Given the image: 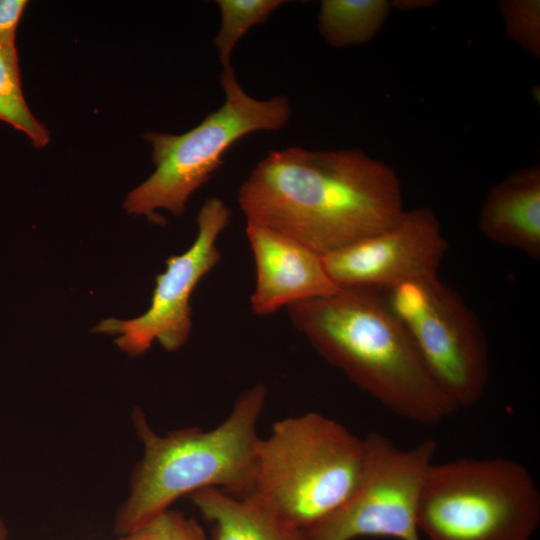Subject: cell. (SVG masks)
<instances>
[{"mask_svg":"<svg viewBox=\"0 0 540 540\" xmlns=\"http://www.w3.org/2000/svg\"><path fill=\"white\" fill-rule=\"evenodd\" d=\"M507 35L533 58H540V1L502 0L497 4Z\"/></svg>","mask_w":540,"mask_h":540,"instance_id":"cell-17","label":"cell"},{"mask_svg":"<svg viewBox=\"0 0 540 540\" xmlns=\"http://www.w3.org/2000/svg\"><path fill=\"white\" fill-rule=\"evenodd\" d=\"M237 200L247 223L287 234L322 256L392 226L405 212L397 172L358 148L271 150Z\"/></svg>","mask_w":540,"mask_h":540,"instance_id":"cell-1","label":"cell"},{"mask_svg":"<svg viewBox=\"0 0 540 540\" xmlns=\"http://www.w3.org/2000/svg\"><path fill=\"white\" fill-rule=\"evenodd\" d=\"M27 4L26 0H0V47L15 46L16 30Z\"/></svg>","mask_w":540,"mask_h":540,"instance_id":"cell-19","label":"cell"},{"mask_svg":"<svg viewBox=\"0 0 540 540\" xmlns=\"http://www.w3.org/2000/svg\"><path fill=\"white\" fill-rule=\"evenodd\" d=\"M0 120L26 134L37 148L50 140L49 131L25 101L16 46L0 47Z\"/></svg>","mask_w":540,"mask_h":540,"instance_id":"cell-15","label":"cell"},{"mask_svg":"<svg viewBox=\"0 0 540 540\" xmlns=\"http://www.w3.org/2000/svg\"><path fill=\"white\" fill-rule=\"evenodd\" d=\"M245 231L256 269L250 297L254 314L269 315L341 289L328 275L322 255L299 240L254 223H247Z\"/></svg>","mask_w":540,"mask_h":540,"instance_id":"cell-11","label":"cell"},{"mask_svg":"<svg viewBox=\"0 0 540 540\" xmlns=\"http://www.w3.org/2000/svg\"><path fill=\"white\" fill-rule=\"evenodd\" d=\"M285 0H217L220 10V27L213 39L223 69L231 64L233 49L255 25L267 21Z\"/></svg>","mask_w":540,"mask_h":540,"instance_id":"cell-16","label":"cell"},{"mask_svg":"<svg viewBox=\"0 0 540 540\" xmlns=\"http://www.w3.org/2000/svg\"><path fill=\"white\" fill-rule=\"evenodd\" d=\"M8 539V529L3 519L0 518V540Z\"/></svg>","mask_w":540,"mask_h":540,"instance_id":"cell-21","label":"cell"},{"mask_svg":"<svg viewBox=\"0 0 540 540\" xmlns=\"http://www.w3.org/2000/svg\"><path fill=\"white\" fill-rule=\"evenodd\" d=\"M391 6L402 10H415L434 5L433 0H398L391 1Z\"/></svg>","mask_w":540,"mask_h":540,"instance_id":"cell-20","label":"cell"},{"mask_svg":"<svg viewBox=\"0 0 540 540\" xmlns=\"http://www.w3.org/2000/svg\"><path fill=\"white\" fill-rule=\"evenodd\" d=\"M491 241L540 257V166L519 168L488 190L478 218Z\"/></svg>","mask_w":540,"mask_h":540,"instance_id":"cell-12","label":"cell"},{"mask_svg":"<svg viewBox=\"0 0 540 540\" xmlns=\"http://www.w3.org/2000/svg\"><path fill=\"white\" fill-rule=\"evenodd\" d=\"M223 105L191 130L174 135L146 132L152 146L153 174L124 201L128 213L146 215L159 222L156 209L175 216L185 211L189 197L223 164L226 151L244 136L257 131H278L289 122L292 108L285 95L266 100L250 96L236 78L233 67L222 69Z\"/></svg>","mask_w":540,"mask_h":540,"instance_id":"cell-6","label":"cell"},{"mask_svg":"<svg viewBox=\"0 0 540 540\" xmlns=\"http://www.w3.org/2000/svg\"><path fill=\"white\" fill-rule=\"evenodd\" d=\"M366 461L365 437L338 421L318 412L287 417L260 438L250 494L307 532L352 497Z\"/></svg>","mask_w":540,"mask_h":540,"instance_id":"cell-4","label":"cell"},{"mask_svg":"<svg viewBox=\"0 0 540 540\" xmlns=\"http://www.w3.org/2000/svg\"><path fill=\"white\" fill-rule=\"evenodd\" d=\"M232 212L219 198L207 199L196 222L197 236L191 247L166 260V270L156 277L149 308L130 320L108 318L93 330L119 334L116 344L131 356L145 353L157 340L167 351H175L188 340L192 309L190 297L200 280L221 259L217 240L228 226Z\"/></svg>","mask_w":540,"mask_h":540,"instance_id":"cell-9","label":"cell"},{"mask_svg":"<svg viewBox=\"0 0 540 540\" xmlns=\"http://www.w3.org/2000/svg\"><path fill=\"white\" fill-rule=\"evenodd\" d=\"M391 8L387 0H323L318 30L335 48L366 44L381 30Z\"/></svg>","mask_w":540,"mask_h":540,"instance_id":"cell-14","label":"cell"},{"mask_svg":"<svg viewBox=\"0 0 540 540\" xmlns=\"http://www.w3.org/2000/svg\"><path fill=\"white\" fill-rule=\"evenodd\" d=\"M381 292L442 393L457 409L476 404L489 380L488 347L462 298L438 274Z\"/></svg>","mask_w":540,"mask_h":540,"instance_id":"cell-7","label":"cell"},{"mask_svg":"<svg viewBox=\"0 0 540 540\" xmlns=\"http://www.w3.org/2000/svg\"><path fill=\"white\" fill-rule=\"evenodd\" d=\"M539 523L540 491L518 461L461 458L426 473L418 528L430 540H531Z\"/></svg>","mask_w":540,"mask_h":540,"instance_id":"cell-5","label":"cell"},{"mask_svg":"<svg viewBox=\"0 0 540 540\" xmlns=\"http://www.w3.org/2000/svg\"><path fill=\"white\" fill-rule=\"evenodd\" d=\"M447 249L439 219L430 208L422 207L405 210L392 226L322 259L339 288L384 291L437 275Z\"/></svg>","mask_w":540,"mask_h":540,"instance_id":"cell-10","label":"cell"},{"mask_svg":"<svg viewBox=\"0 0 540 540\" xmlns=\"http://www.w3.org/2000/svg\"><path fill=\"white\" fill-rule=\"evenodd\" d=\"M266 398V386L256 384L239 394L216 427H187L165 436L157 434L136 408L132 419L143 456L131 473L128 496L115 513V534H128L177 499L203 489L250 494L261 438L257 426Z\"/></svg>","mask_w":540,"mask_h":540,"instance_id":"cell-3","label":"cell"},{"mask_svg":"<svg viewBox=\"0 0 540 540\" xmlns=\"http://www.w3.org/2000/svg\"><path fill=\"white\" fill-rule=\"evenodd\" d=\"M365 440L367 461L360 485L340 509L306 532L309 540H421L419 499L436 442L427 438L403 449L379 432Z\"/></svg>","mask_w":540,"mask_h":540,"instance_id":"cell-8","label":"cell"},{"mask_svg":"<svg viewBox=\"0 0 540 540\" xmlns=\"http://www.w3.org/2000/svg\"><path fill=\"white\" fill-rule=\"evenodd\" d=\"M117 540H211V537L195 520L168 508Z\"/></svg>","mask_w":540,"mask_h":540,"instance_id":"cell-18","label":"cell"},{"mask_svg":"<svg viewBox=\"0 0 540 540\" xmlns=\"http://www.w3.org/2000/svg\"><path fill=\"white\" fill-rule=\"evenodd\" d=\"M286 309L293 327L326 361L395 415L432 425L457 410L381 291L341 288Z\"/></svg>","mask_w":540,"mask_h":540,"instance_id":"cell-2","label":"cell"},{"mask_svg":"<svg viewBox=\"0 0 540 540\" xmlns=\"http://www.w3.org/2000/svg\"><path fill=\"white\" fill-rule=\"evenodd\" d=\"M211 523V540H309L255 495L235 496L218 489H203L189 496Z\"/></svg>","mask_w":540,"mask_h":540,"instance_id":"cell-13","label":"cell"}]
</instances>
